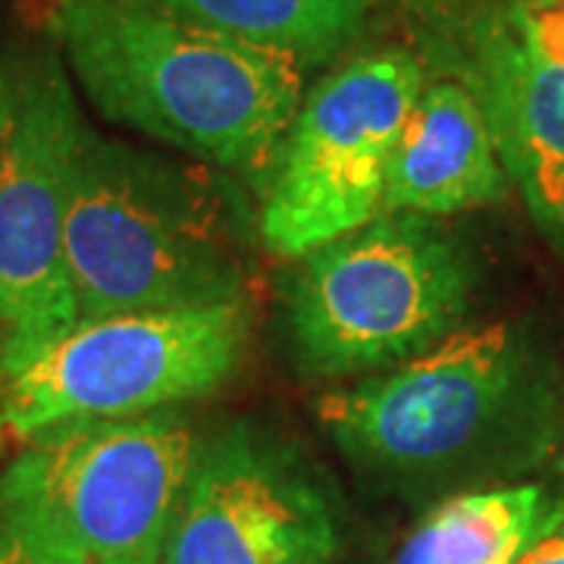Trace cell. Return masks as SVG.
Listing matches in <instances>:
<instances>
[{
	"instance_id": "cell-1",
	"label": "cell",
	"mask_w": 564,
	"mask_h": 564,
	"mask_svg": "<svg viewBox=\"0 0 564 564\" xmlns=\"http://www.w3.org/2000/svg\"><path fill=\"white\" fill-rule=\"evenodd\" d=\"M47 29L107 120L261 188L304 98V63L141 0H47Z\"/></svg>"
},
{
	"instance_id": "cell-2",
	"label": "cell",
	"mask_w": 564,
	"mask_h": 564,
	"mask_svg": "<svg viewBox=\"0 0 564 564\" xmlns=\"http://www.w3.org/2000/svg\"><path fill=\"white\" fill-rule=\"evenodd\" d=\"M79 321L245 299V261L220 195L154 154L85 129L66 214Z\"/></svg>"
},
{
	"instance_id": "cell-3",
	"label": "cell",
	"mask_w": 564,
	"mask_h": 564,
	"mask_svg": "<svg viewBox=\"0 0 564 564\" xmlns=\"http://www.w3.org/2000/svg\"><path fill=\"white\" fill-rule=\"evenodd\" d=\"M195 452L170 408L44 430L0 474V530L35 564H163Z\"/></svg>"
},
{
	"instance_id": "cell-4",
	"label": "cell",
	"mask_w": 564,
	"mask_h": 564,
	"mask_svg": "<svg viewBox=\"0 0 564 564\" xmlns=\"http://www.w3.org/2000/svg\"><path fill=\"white\" fill-rule=\"evenodd\" d=\"M248 299L79 321L0 364V440L66 423L122 421L217 392L242 367Z\"/></svg>"
},
{
	"instance_id": "cell-5",
	"label": "cell",
	"mask_w": 564,
	"mask_h": 564,
	"mask_svg": "<svg viewBox=\"0 0 564 564\" xmlns=\"http://www.w3.org/2000/svg\"><path fill=\"white\" fill-rule=\"evenodd\" d=\"M285 323L317 377L383 373L445 339L474 285L464 248L417 214H380L299 258Z\"/></svg>"
},
{
	"instance_id": "cell-6",
	"label": "cell",
	"mask_w": 564,
	"mask_h": 564,
	"mask_svg": "<svg viewBox=\"0 0 564 564\" xmlns=\"http://www.w3.org/2000/svg\"><path fill=\"white\" fill-rule=\"evenodd\" d=\"M426 88L411 51H373L311 91L261 185V242L299 261L383 214L389 163Z\"/></svg>"
},
{
	"instance_id": "cell-7",
	"label": "cell",
	"mask_w": 564,
	"mask_h": 564,
	"mask_svg": "<svg viewBox=\"0 0 564 564\" xmlns=\"http://www.w3.org/2000/svg\"><path fill=\"white\" fill-rule=\"evenodd\" d=\"M82 120L61 54L17 57L0 148V364L79 323L66 276V214Z\"/></svg>"
},
{
	"instance_id": "cell-8",
	"label": "cell",
	"mask_w": 564,
	"mask_h": 564,
	"mask_svg": "<svg viewBox=\"0 0 564 564\" xmlns=\"http://www.w3.org/2000/svg\"><path fill=\"white\" fill-rule=\"evenodd\" d=\"M521 370L505 323L448 333L380 377L329 392L321 421L348 458L389 474H426L462 458L499 417Z\"/></svg>"
},
{
	"instance_id": "cell-9",
	"label": "cell",
	"mask_w": 564,
	"mask_h": 564,
	"mask_svg": "<svg viewBox=\"0 0 564 564\" xmlns=\"http://www.w3.org/2000/svg\"><path fill=\"white\" fill-rule=\"evenodd\" d=\"M339 527L302 452L232 423L198 443L163 564H336Z\"/></svg>"
},
{
	"instance_id": "cell-10",
	"label": "cell",
	"mask_w": 564,
	"mask_h": 564,
	"mask_svg": "<svg viewBox=\"0 0 564 564\" xmlns=\"http://www.w3.org/2000/svg\"><path fill=\"white\" fill-rule=\"evenodd\" d=\"M458 73L508 176L564 239V0H511L474 17L458 41Z\"/></svg>"
},
{
	"instance_id": "cell-11",
	"label": "cell",
	"mask_w": 564,
	"mask_h": 564,
	"mask_svg": "<svg viewBox=\"0 0 564 564\" xmlns=\"http://www.w3.org/2000/svg\"><path fill=\"white\" fill-rule=\"evenodd\" d=\"M511 188L477 98L458 79L430 82L389 163L383 214L452 217L502 202Z\"/></svg>"
},
{
	"instance_id": "cell-12",
	"label": "cell",
	"mask_w": 564,
	"mask_h": 564,
	"mask_svg": "<svg viewBox=\"0 0 564 564\" xmlns=\"http://www.w3.org/2000/svg\"><path fill=\"white\" fill-rule=\"evenodd\" d=\"M555 511H545L540 486L464 492L411 533L395 564H511L552 524Z\"/></svg>"
},
{
	"instance_id": "cell-13",
	"label": "cell",
	"mask_w": 564,
	"mask_h": 564,
	"mask_svg": "<svg viewBox=\"0 0 564 564\" xmlns=\"http://www.w3.org/2000/svg\"><path fill=\"white\" fill-rule=\"evenodd\" d=\"M180 20L261 47L304 66L329 61L361 35L377 0H141Z\"/></svg>"
},
{
	"instance_id": "cell-14",
	"label": "cell",
	"mask_w": 564,
	"mask_h": 564,
	"mask_svg": "<svg viewBox=\"0 0 564 564\" xmlns=\"http://www.w3.org/2000/svg\"><path fill=\"white\" fill-rule=\"evenodd\" d=\"M511 564H564V508L555 511L552 524Z\"/></svg>"
},
{
	"instance_id": "cell-15",
	"label": "cell",
	"mask_w": 564,
	"mask_h": 564,
	"mask_svg": "<svg viewBox=\"0 0 564 564\" xmlns=\"http://www.w3.org/2000/svg\"><path fill=\"white\" fill-rule=\"evenodd\" d=\"M13 79H17V57H0V148L13 110Z\"/></svg>"
},
{
	"instance_id": "cell-16",
	"label": "cell",
	"mask_w": 564,
	"mask_h": 564,
	"mask_svg": "<svg viewBox=\"0 0 564 564\" xmlns=\"http://www.w3.org/2000/svg\"><path fill=\"white\" fill-rule=\"evenodd\" d=\"M0 564H35V562H32V555L25 552V545H22L17 536H10L7 530H0Z\"/></svg>"
},
{
	"instance_id": "cell-17",
	"label": "cell",
	"mask_w": 564,
	"mask_h": 564,
	"mask_svg": "<svg viewBox=\"0 0 564 564\" xmlns=\"http://www.w3.org/2000/svg\"><path fill=\"white\" fill-rule=\"evenodd\" d=\"M562 474H564V455H562Z\"/></svg>"
}]
</instances>
